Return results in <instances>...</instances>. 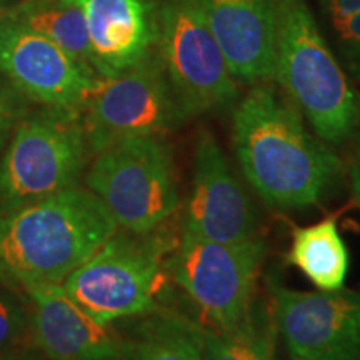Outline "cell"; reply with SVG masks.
<instances>
[{"instance_id": "obj_1", "label": "cell", "mask_w": 360, "mask_h": 360, "mask_svg": "<svg viewBox=\"0 0 360 360\" xmlns=\"http://www.w3.org/2000/svg\"><path fill=\"white\" fill-rule=\"evenodd\" d=\"M232 143L247 182L278 209L317 205L344 175V164L272 82L254 84L232 115Z\"/></svg>"}, {"instance_id": "obj_2", "label": "cell", "mask_w": 360, "mask_h": 360, "mask_svg": "<svg viewBox=\"0 0 360 360\" xmlns=\"http://www.w3.org/2000/svg\"><path fill=\"white\" fill-rule=\"evenodd\" d=\"M119 225L94 192L69 187L0 215V278L32 290L64 283Z\"/></svg>"}, {"instance_id": "obj_3", "label": "cell", "mask_w": 360, "mask_h": 360, "mask_svg": "<svg viewBox=\"0 0 360 360\" xmlns=\"http://www.w3.org/2000/svg\"><path fill=\"white\" fill-rule=\"evenodd\" d=\"M272 82L328 146H340L357 129L360 98L323 40L307 0H277Z\"/></svg>"}, {"instance_id": "obj_4", "label": "cell", "mask_w": 360, "mask_h": 360, "mask_svg": "<svg viewBox=\"0 0 360 360\" xmlns=\"http://www.w3.org/2000/svg\"><path fill=\"white\" fill-rule=\"evenodd\" d=\"M174 249V238L157 231L115 232L62 285L103 323L157 312Z\"/></svg>"}, {"instance_id": "obj_5", "label": "cell", "mask_w": 360, "mask_h": 360, "mask_svg": "<svg viewBox=\"0 0 360 360\" xmlns=\"http://www.w3.org/2000/svg\"><path fill=\"white\" fill-rule=\"evenodd\" d=\"M119 227L150 233L180 204L172 150L160 137L127 139L96 154L85 177Z\"/></svg>"}, {"instance_id": "obj_6", "label": "cell", "mask_w": 360, "mask_h": 360, "mask_svg": "<svg viewBox=\"0 0 360 360\" xmlns=\"http://www.w3.org/2000/svg\"><path fill=\"white\" fill-rule=\"evenodd\" d=\"M155 45L184 120L237 102L238 82L207 24L200 0H160Z\"/></svg>"}, {"instance_id": "obj_7", "label": "cell", "mask_w": 360, "mask_h": 360, "mask_svg": "<svg viewBox=\"0 0 360 360\" xmlns=\"http://www.w3.org/2000/svg\"><path fill=\"white\" fill-rule=\"evenodd\" d=\"M265 255L267 245L259 236L229 244L182 232L167 269L209 323L207 327L229 328L255 304V285Z\"/></svg>"}, {"instance_id": "obj_8", "label": "cell", "mask_w": 360, "mask_h": 360, "mask_svg": "<svg viewBox=\"0 0 360 360\" xmlns=\"http://www.w3.org/2000/svg\"><path fill=\"white\" fill-rule=\"evenodd\" d=\"M87 155L79 110L51 107L17 125L0 164V197L19 207L74 187Z\"/></svg>"}, {"instance_id": "obj_9", "label": "cell", "mask_w": 360, "mask_h": 360, "mask_svg": "<svg viewBox=\"0 0 360 360\" xmlns=\"http://www.w3.org/2000/svg\"><path fill=\"white\" fill-rule=\"evenodd\" d=\"M82 109L80 119L92 154L127 139L162 137L186 122L157 51L124 74L101 79Z\"/></svg>"}, {"instance_id": "obj_10", "label": "cell", "mask_w": 360, "mask_h": 360, "mask_svg": "<svg viewBox=\"0 0 360 360\" xmlns=\"http://www.w3.org/2000/svg\"><path fill=\"white\" fill-rule=\"evenodd\" d=\"M278 335L292 360H360V292L294 290L269 278Z\"/></svg>"}, {"instance_id": "obj_11", "label": "cell", "mask_w": 360, "mask_h": 360, "mask_svg": "<svg viewBox=\"0 0 360 360\" xmlns=\"http://www.w3.org/2000/svg\"><path fill=\"white\" fill-rule=\"evenodd\" d=\"M0 72L17 90L52 109L79 110L101 77L29 27L0 22Z\"/></svg>"}, {"instance_id": "obj_12", "label": "cell", "mask_w": 360, "mask_h": 360, "mask_svg": "<svg viewBox=\"0 0 360 360\" xmlns=\"http://www.w3.org/2000/svg\"><path fill=\"white\" fill-rule=\"evenodd\" d=\"M182 232L229 244L257 237L254 204L231 170L222 147L207 129H200L197 135Z\"/></svg>"}, {"instance_id": "obj_13", "label": "cell", "mask_w": 360, "mask_h": 360, "mask_svg": "<svg viewBox=\"0 0 360 360\" xmlns=\"http://www.w3.org/2000/svg\"><path fill=\"white\" fill-rule=\"evenodd\" d=\"M200 6L233 79L272 82L277 0H200Z\"/></svg>"}, {"instance_id": "obj_14", "label": "cell", "mask_w": 360, "mask_h": 360, "mask_svg": "<svg viewBox=\"0 0 360 360\" xmlns=\"http://www.w3.org/2000/svg\"><path fill=\"white\" fill-rule=\"evenodd\" d=\"M34 300L35 337L52 360H120L130 342L110 323L97 321L75 302L62 283L29 290Z\"/></svg>"}, {"instance_id": "obj_15", "label": "cell", "mask_w": 360, "mask_h": 360, "mask_svg": "<svg viewBox=\"0 0 360 360\" xmlns=\"http://www.w3.org/2000/svg\"><path fill=\"white\" fill-rule=\"evenodd\" d=\"M94 70L101 79L124 74L157 44L152 0H80Z\"/></svg>"}, {"instance_id": "obj_16", "label": "cell", "mask_w": 360, "mask_h": 360, "mask_svg": "<svg viewBox=\"0 0 360 360\" xmlns=\"http://www.w3.org/2000/svg\"><path fill=\"white\" fill-rule=\"evenodd\" d=\"M287 262L294 265L317 290L342 289L349 274L350 255L339 232L335 217L295 227Z\"/></svg>"}, {"instance_id": "obj_17", "label": "cell", "mask_w": 360, "mask_h": 360, "mask_svg": "<svg viewBox=\"0 0 360 360\" xmlns=\"http://www.w3.org/2000/svg\"><path fill=\"white\" fill-rule=\"evenodd\" d=\"M6 17L52 40L75 60L94 70L80 0H20L6 11Z\"/></svg>"}, {"instance_id": "obj_18", "label": "cell", "mask_w": 360, "mask_h": 360, "mask_svg": "<svg viewBox=\"0 0 360 360\" xmlns=\"http://www.w3.org/2000/svg\"><path fill=\"white\" fill-rule=\"evenodd\" d=\"M277 335L274 312L255 302L236 326L205 327L204 360H274Z\"/></svg>"}, {"instance_id": "obj_19", "label": "cell", "mask_w": 360, "mask_h": 360, "mask_svg": "<svg viewBox=\"0 0 360 360\" xmlns=\"http://www.w3.org/2000/svg\"><path fill=\"white\" fill-rule=\"evenodd\" d=\"M204 326L184 315H155L120 360H204Z\"/></svg>"}, {"instance_id": "obj_20", "label": "cell", "mask_w": 360, "mask_h": 360, "mask_svg": "<svg viewBox=\"0 0 360 360\" xmlns=\"http://www.w3.org/2000/svg\"><path fill=\"white\" fill-rule=\"evenodd\" d=\"M323 7L342 56L360 72V0H323Z\"/></svg>"}, {"instance_id": "obj_21", "label": "cell", "mask_w": 360, "mask_h": 360, "mask_svg": "<svg viewBox=\"0 0 360 360\" xmlns=\"http://www.w3.org/2000/svg\"><path fill=\"white\" fill-rule=\"evenodd\" d=\"M20 107L19 102L11 90L0 85V147L6 142L7 135L11 134L17 119H19Z\"/></svg>"}, {"instance_id": "obj_22", "label": "cell", "mask_w": 360, "mask_h": 360, "mask_svg": "<svg viewBox=\"0 0 360 360\" xmlns=\"http://www.w3.org/2000/svg\"><path fill=\"white\" fill-rule=\"evenodd\" d=\"M19 330V314L7 300L0 299V347Z\"/></svg>"}, {"instance_id": "obj_23", "label": "cell", "mask_w": 360, "mask_h": 360, "mask_svg": "<svg viewBox=\"0 0 360 360\" xmlns=\"http://www.w3.org/2000/svg\"><path fill=\"white\" fill-rule=\"evenodd\" d=\"M349 174H350V186H352V195L360 207V146L357 150H355L352 162H350Z\"/></svg>"}, {"instance_id": "obj_24", "label": "cell", "mask_w": 360, "mask_h": 360, "mask_svg": "<svg viewBox=\"0 0 360 360\" xmlns=\"http://www.w3.org/2000/svg\"><path fill=\"white\" fill-rule=\"evenodd\" d=\"M2 19H4V12L0 11V22H2Z\"/></svg>"}, {"instance_id": "obj_25", "label": "cell", "mask_w": 360, "mask_h": 360, "mask_svg": "<svg viewBox=\"0 0 360 360\" xmlns=\"http://www.w3.org/2000/svg\"><path fill=\"white\" fill-rule=\"evenodd\" d=\"M0 360H8V359H6V357H0Z\"/></svg>"}, {"instance_id": "obj_26", "label": "cell", "mask_w": 360, "mask_h": 360, "mask_svg": "<svg viewBox=\"0 0 360 360\" xmlns=\"http://www.w3.org/2000/svg\"><path fill=\"white\" fill-rule=\"evenodd\" d=\"M4 2H6V0H0V4H4Z\"/></svg>"}]
</instances>
